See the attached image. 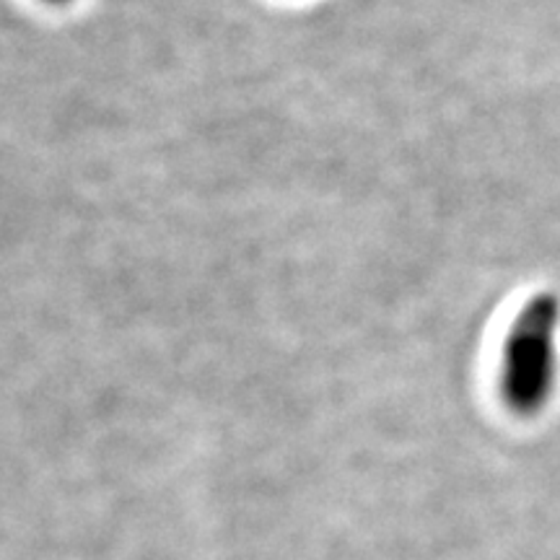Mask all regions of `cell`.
<instances>
[{"label": "cell", "mask_w": 560, "mask_h": 560, "mask_svg": "<svg viewBox=\"0 0 560 560\" xmlns=\"http://www.w3.org/2000/svg\"><path fill=\"white\" fill-rule=\"evenodd\" d=\"M556 310L548 299L532 301L511 327L503 361V397L520 412L542 408L552 382L550 332Z\"/></svg>", "instance_id": "1"}, {"label": "cell", "mask_w": 560, "mask_h": 560, "mask_svg": "<svg viewBox=\"0 0 560 560\" xmlns=\"http://www.w3.org/2000/svg\"><path fill=\"white\" fill-rule=\"evenodd\" d=\"M50 3H68V0H50Z\"/></svg>", "instance_id": "2"}]
</instances>
